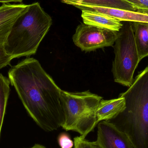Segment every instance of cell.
Instances as JSON below:
<instances>
[{
    "label": "cell",
    "mask_w": 148,
    "mask_h": 148,
    "mask_svg": "<svg viewBox=\"0 0 148 148\" xmlns=\"http://www.w3.org/2000/svg\"><path fill=\"white\" fill-rule=\"evenodd\" d=\"M8 76L27 112L40 127L51 132L62 127L65 115L62 90L37 60H23L10 69Z\"/></svg>",
    "instance_id": "obj_1"
},
{
    "label": "cell",
    "mask_w": 148,
    "mask_h": 148,
    "mask_svg": "<svg viewBox=\"0 0 148 148\" xmlns=\"http://www.w3.org/2000/svg\"><path fill=\"white\" fill-rule=\"evenodd\" d=\"M53 23L39 3L29 4L14 23L3 47L12 59L35 54Z\"/></svg>",
    "instance_id": "obj_2"
},
{
    "label": "cell",
    "mask_w": 148,
    "mask_h": 148,
    "mask_svg": "<svg viewBox=\"0 0 148 148\" xmlns=\"http://www.w3.org/2000/svg\"><path fill=\"white\" fill-rule=\"evenodd\" d=\"M102 97L88 91L62 90L61 100L65 115L62 128L75 131L85 138L97 125L96 112Z\"/></svg>",
    "instance_id": "obj_3"
},
{
    "label": "cell",
    "mask_w": 148,
    "mask_h": 148,
    "mask_svg": "<svg viewBox=\"0 0 148 148\" xmlns=\"http://www.w3.org/2000/svg\"><path fill=\"white\" fill-rule=\"evenodd\" d=\"M115 42L112 72L115 82L130 87L140 62L135 40L134 22L122 21Z\"/></svg>",
    "instance_id": "obj_4"
},
{
    "label": "cell",
    "mask_w": 148,
    "mask_h": 148,
    "mask_svg": "<svg viewBox=\"0 0 148 148\" xmlns=\"http://www.w3.org/2000/svg\"><path fill=\"white\" fill-rule=\"evenodd\" d=\"M117 35V31L82 23L77 27L73 40L82 51L90 52L113 46Z\"/></svg>",
    "instance_id": "obj_5"
},
{
    "label": "cell",
    "mask_w": 148,
    "mask_h": 148,
    "mask_svg": "<svg viewBox=\"0 0 148 148\" xmlns=\"http://www.w3.org/2000/svg\"><path fill=\"white\" fill-rule=\"evenodd\" d=\"M96 142L100 148H134L127 134L109 121L98 123Z\"/></svg>",
    "instance_id": "obj_6"
},
{
    "label": "cell",
    "mask_w": 148,
    "mask_h": 148,
    "mask_svg": "<svg viewBox=\"0 0 148 148\" xmlns=\"http://www.w3.org/2000/svg\"><path fill=\"white\" fill-rule=\"evenodd\" d=\"M29 5L3 3L0 7V46H3L14 23Z\"/></svg>",
    "instance_id": "obj_7"
},
{
    "label": "cell",
    "mask_w": 148,
    "mask_h": 148,
    "mask_svg": "<svg viewBox=\"0 0 148 148\" xmlns=\"http://www.w3.org/2000/svg\"><path fill=\"white\" fill-rule=\"evenodd\" d=\"M73 6L81 10H88L96 11L114 17L121 22L130 21L148 23V14L107 7L86 5H74Z\"/></svg>",
    "instance_id": "obj_8"
},
{
    "label": "cell",
    "mask_w": 148,
    "mask_h": 148,
    "mask_svg": "<svg viewBox=\"0 0 148 148\" xmlns=\"http://www.w3.org/2000/svg\"><path fill=\"white\" fill-rule=\"evenodd\" d=\"M126 108L125 98L119 96L115 99L110 100L101 99L96 112L97 123L102 121H109L114 119Z\"/></svg>",
    "instance_id": "obj_9"
},
{
    "label": "cell",
    "mask_w": 148,
    "mask_h": 148,
    "mask_svg": "<svg viewBox=\"0 0 148 148\" xmlns=\"http://www.w3.org/2000/svg\"><path fill=\"white\" fill-rule=\"evenodd\" d=\"M83 23L87 25L118 31L123 26L122 22L109 16L88 10H82Z\"/></svg>",
    "instance_id": "obj_10"
},
{
    "label": "cell",
    "mask_w": 148,
    "mask_h": 148,
    "mask_svg": "<svg viewBox=\"0 0 148 148\" xmlns=\"http://www.w3.org/2000/svg\"><path fill=\"white\" fill-rule=\"evenodd\" d=\"M62 2L70 5H86L107 7L136 11L134 5L124 0H60Z\"/></svg>",
    "instance_id": "obj_11"
},
{
    "label": "cell",
    "mask_w": 148,
    "mask_h": 148,
    "mask_svg": "<svg viewBox=\"0 0 148 148\" xmlns=\"http://www.w3.org/2000/svg\"><path fill=\"white\" fill-rule=\"evenodd\" d=\"M148 23L134 22L135 40L140 61L148 56Z\"/></svg>",
    "instance_id": "obj_12"
},
{
    "label": "cell",
    "mask_w": 148,
    "mask_h": 148,
    "mask_svg": "<svg viewBox=\"0 0 148 148\" xmlns=\"http://www.w3.org/2000/svg\"><path fill=\"white\" fill-rule=\"evenodd\" d=\"M10 82L8 78L0 73V137L10 92Z\"/></svg>",
    "instance_id": "obj_13"
},
{
    "label": "cell",
    "mask_w": 148,
    "mask_h": 148,
    "mask_svg": "<svg viewBox=\"0 0 148 148\" xmlns=\"http://www.w3.org/2000/svg\"><path fill=\"white\" fill-rule=\"evenodd\" d=\"M74 143V148H100L96 141H88L81 136L75 137Z\"/></svg>",
    "instance_id": "obj_14"
},
{
    "label": "cell",
    "mask_w": 148,
    "mask_h": 148,
    "mask_svg": "<svg viewBox=\"0 0 148 148\" xmlns=\"http://www.w3.org/2000/svg\"><path fill=\"white\" fill-rule=\"evenodd\" d=\"M58 142L61 148H72L74 146V142L71 140L69 135L66 133L59 135Z\"/></svg>",
    "instance_id": "obj_15"
},
{
    "label": "cell",
    "mask_w": 148,
    "mask_h": 148,
    "mask_svg": "<svg viewBox=\"0 0 148 148\" xmlns=\"http://www.w3.org/2000/svg\"><path fill=\"white\" fill-rule=\"evenodd\" d=\"M12 60L6 53L3 46H0V70L10 65Z\"/></svg>",
    "instance_id": "obj_16"
},
{
    "label": "cell",
    "mask_w": 148,
    "mask_h": 148,
    "mask_svg": "<svg viewBox=\"0 0 148 148\" xmlns=\"http://www.w3.org/2000/svg\"><path fill=\"white\" fill-rule=\"evenodd\" d=\"M136 8L148 10V0H124Z\"/></svg>",
    "instance_id": "obj_17"
},
{
    "label": "cell",
    "mask_w": 148,
    "mask_h": 148,
    "mask_svg": "<svg viewBox=\"0 0 148 148\" xmlns=\"http://www.w3.org/2000/svg\"><path fill=\"white\" fill-rule=\"evenodd\" d=\"M23 0H0V3H8L14 2L21 3Z\"/></svg>",
    "instance_id": "obj_18"
},
{
    "label": "cell",
    "mask_w": 148,
    "mask_h": 148,
    "mask_svg": "<svg viewBox=\"0 0 148 148\" xmlns=\"http://www.w3.org/2000/svg\"><path fill=\"white\" fill-rule=\"evenodd\" d=\"M136 12H140V13L148 14V10L147 9H143L136 8Z\"/></svg>",
    "instance_id": "obj_19"
},
{
    "label": "cell",
    "mask_w": 148,
    "mask_h": 148,
    "mask_svg": "<svg viewBox=\"0 0 148 148\" xmlns=\"http://www.w3.org/2000/svg\"><path fill=\"white\" fill-rule=\"evenodd\" d=\"M47 148L44 146L42 145H40V144H35L34 146H33L31 148Z\"/></svg>",
    "instance_id": "obj_20"
},
{
    "label": "cell",
    "mask_w": 148,
    "mask_h": 148,
    "mask_svg": "<svg viewBox=\"0 0 148 148\" xmlns=\"http://www.w3.org/2000/svg\"></svg>",
    "instance_id": "obj_21"
}]
</instances>
